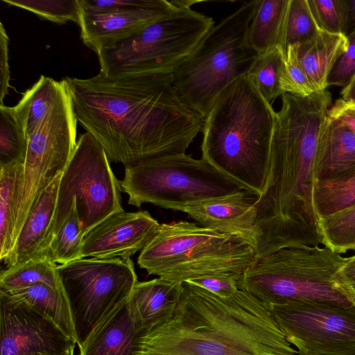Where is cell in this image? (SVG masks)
I'll list each match as a JSON object with an SVG mask.
<instances>
[{"instance_id":"obj_17","label":"cell","mask_w":355,"mask_h":355,"mask_svg":"<svg viewBox=\"0 0 355 355\" xmlns=\"http://www.w3.org/2000/svg\"><path fill=\"white\" fill-rule=\"evenodd\" d=\"M259 196V193L245 189L191 204L181 211L188 214L202 227L223 232L241 233L254 240L255 205Z\"/></svg>"},{"instance_id":"obj_15","label":"cell","mask_w":355,"mask_h":355,"mask_svg":"<svg viewBox=\"0 0 355 355\" xmlns=\"http://www.w3.org/2000/svg\"><path fill=\"white\" fill-rule=\"evenodd\" d=\"M76 345L42 313L0 292V355H74Z\"/></svg>"},{"instance_id":"obj_16","label":"cell","mask_w":355,"mask_h":355,"mask_svg":"<svg viewBox=\"0 0 355 355\" xmlns=\"http://www.w3.org/2000/svg\"><path fill=\"white\" fill-rule=\"evenodd\" d=\"M160 226L148 211L113 214L85 235L83 258H130L147 246Z\"/></svg>"},{"instance_id":"obj_22","label":"cell","mask_w":355,"mask_h":355,"mask_svg":"<svg viewBox=\"0 0 355 355\" xmlns=\"http://www.w3.org/2000/svg\"><path fill=\"white\" fill-rule=\"evenodd\" d=\"M347 46V36L322 30L308 42L297 44L300 64L315 92L326 90L328 76Z\"/></svg>"},{"instance_id":"obj_19","label":"cell","mask_w":355,"mask_h":355,"mask_svg":"<svg viewBox=\"0 0 355 355\" xmlns=\"http://www.w3.org/2000/svg\"><path fill=\"white\" fill-rule=\"evenodd\" d=\"M146 330L128 298L110 314L79 347V355H137Z\"/></svg>"},{"instance_id":"obj_4","label":"cell","mask_w":355,"mask_h":355,"mask_svg":"<svg viewBox=\"0 0 355 355\" xmlns=\"http://www.w3.org/2000/svg\"><path fill=\"white\" fill-rule=\"evenodd\" d=\"M277 112L248 74L227 86L205 119L202 158L261 194L266 183Z\"/></svg>"},{"instance_id":"obj_6","label":"cell","mask_w":355,"mask_h":355,"mask_svg":"<svg viewBox=\"0 0 355 355\" xmlns=\"http://www.w3.org/2000/svg\"><path fill=\"white\" fill-rule=\"evenodd\" d=\"M346 259L326 246L282 248L257 258L239 279L238 288L270 309L293 302L354 306L355 297L340 277Z\"/></svg>"},{"instance_id":"obj_39","label":"cell","mask_w":355,"mask_h":355,"mask_svg":"<svg viewBox=\"0 0 355 355\" xmlns=\"http://www.w3.org/2000/svg\"><path fill=\"white\" fill-rule=\"evenodd\" d=\"M10 69L8 64V37L2 23H0V105L8 94L10 87Z\"/></svg>"},{"instance_id":"obj_36","label":"cell","mask_w":355,"mask_h":355,"mask_svg":"<svg viewBox=\"0 0 355 355\" xmlns=\"http://www.w3.org/2000/svg\"><path fill=\"white\" fill-rule=\"evenodd\" d=\"M309 3L320 30L345 35L344 0H309Z\"/></svg>"},{"instance_id":"obj_20","label":"cell","mask_w":355,"mask_h":355,"mask_svg":"<svg viewBox=\"0 0 355 355\" xmlns=\"http://www.w3.org/2000/svg\"><path fill=\"white\" fill-rule=\"evenodd\" d=\"M355 169V133L339 119L327 116L320 135L315 179L331 180Z\"/></svg>"},{"instance_id":"obj_11","label":"cell","mask_w":355,"mask_h":355,"mask_svg":"<svg viewBox=\"0 0 355 355\" xmlns=\"http://www.w3.org/2000/svg\"><path fill=\"white\" fill-rule=\"evenodd\" d=\"M58 270L79 347L138 282L130 258H81L58 265Z\"/></svg>"},{"instance_id":"obj_30","label":"cell","mask_w":355,"mask_h":355,"mask_svg":"<svg viewBox=\"0 0 355 355\" xmlns=\"http://www.w3.org/2000/svg\"><path fill=\"white\" fill-rule=\"evenodd\" d=\"M320 30L309 0H289L279 46L284 56L289 46L308 42Z\"/></svg>"},{"instance_id":"obj_29","label":"cell","mask_w":355,"mask_h":355,"mask_svg":"<svg viewBox=\"0 0 355 355\" xmlns=\"http://www.w3.org/2000/svg\"><path fill=\"white\" fill-rule=\"evenodd\" d=\"M28 146V137L15 107L0 105V166L24 164Z\"/></svg>"},{"instance_id":"obj_41","label":"cell","mask_w":355,"mask_h":355,"mask_svg":"<svg viewBox=\"0 0 355 355\" xmlns=\"http://www.w3.org/2000/svg\"><path fill=\"white\" fill-rule=\"evenodd\" d=\"M342 282L355 297V254L347 257L340 270Z\"/></svg>"},{"instance_id":"obj_3","label":"cell","mask_w":355,"mask_h":355,"mask_svg":"<svg viewBox=\"0 0 355 355\" xmlns=\"http://www.w3.org/2000/svg\"><path fill=\"white\" fill-rule=\"evenodd\" d=\"M272 137L266 183L256 208L254 234L263 241L319 236L312 194L321 130L331 107V94L282 96Z\"/></svg>"},{"instance_id":"obj_37","label":"cell","mask_w":355,"mask_h":355,"mask_svg":"<svg viewBox=\"0 0 355 355\" xmlns=\"http://www.w3.org/2000/svg\"><path fill=\"white\" fill-rule=\"evenodd\" d=\"M347 37V46L338 58L328 76V87H345L355 74V32Z\"/></svg>"},{"instance_id":"obj_33","label":"cell","mask_w":355,"mask_h":355,"mask_svg":"<svg viewBox=\"0 0 355 355\" xmlns=\"http://www.w3.org/2000/svg\"><path fill=\"white\" fill-rule=\"evenodd\" d=\"M84 238L81 223L73 205L67 219L53 236L47 258L60 265L83 258Z\"/></svg>"},{"instance_id":"obj_31","label":"cell","mask_w":355,"mask_h":355,"mask_svg":"<svg viewBox=\"0 0 355 355\" xmlns=\"http://www.w3.org/2000/svg\"><path fill=\"white\" fill-rule=\"evenodd\" d=\"M322 246L336 252L355 251V205L318 220Z\"/></svg>"},{"instance_id":"obj_32","label":"cell","mask_w":355,"mask_h":355,"mask_svg":"<svg viewBox=\"0 0 355 355\" xmlns=\"http://www.w3.org/2000/svg\"><path fill=\"white\" fill-rule=\"evenodd\" d=\"M284 64V55L278 46L259 54L248 75L261 96L270 102L282 96L280 77Z\"/></svg>"},{"instance_id":"obj_18","label":"cell","mask_w":355,"mask_h":355,"mask_svg":"<svg viewBox=\"0 0 355 355\" xmlns=\"http://www.w3.org/2000/svg\"><path fill=\"white\" fill-rule=\"evenodd\" d=\"M61 173L43 191L31 208L9 256L7 267L35 258H47L53 236V220Z\"/></svg>"},{"instance_id":"obj_9","label":"cell","mask_w":355,"mask_h":355,"mask_svg":"<svg viewBox=\"0 0 355 355\" xmlns=\"http://www.w3.org/2000/svg\"><path fill=\"white\" fill-rule=\"evenodd\" d=\"M121 186L131 205L139 207L148 202L179 211L248 189L204 158L197 159L185 153L125 166Z\"/></svg>"},{"instance_id":"obj_13","label":"cell","mask_w":355,"mask_h":355,"mask_svg":"<svg viewBox=\"0 0 355 355\" xmlns=\"http://www.w3.org/2000/svg\"><path fill=\"white\" fill-rule=\"evenodd\" d=\"M270 310L297 355H355V306L293 302Z\"/></svg>"},{"instance_id":"obj_2","label":"cell","mask_w":355,"mask_h":355,"mask_svg":"<svg viewBox=\"0 0 355 355\" xmlns=\"http://www.w3.org/2000/svg\"><path fill=\"white\" fill-rule=\"evenodd\" d=\"M137 355H297L264 303L239 289L218 295L182 283L166 320L146 330Z\"/></svg>"},{"instance_id":"obj_38","label":"cell","mask_w":355,"mask_h":355,"mask_svg":"<svg viewBox=\"0 0 355 355\" xmlns=\"http://www.w3.org/2000/svg\"><path fill=\"white\" fill-rule=\"evenodd\" d=\"M241 275H212L187 281L202 287L218 295L230 297L238 290V280Z\"/></svg>"},{"instance_id":"obj_25","label":"cell","mask_w":355,"mask_h":355,"mask_svg":"<svg viewBox=\"0 0 355 355\" xmlns=\"http://www.w3.org/2000/svg\"><path fill=\"white\" fill-rule=\"evenodd\" d=\"M66 89L64 80L56 81L41 76L39 80L26 90L14 106L17 115L23 123L29 137L57 103Z\"/></svg>"},{"instance_id":"obj_24","label":"cell","mask_w":355,"mask_h":355,"mask_svg":"<svg viewBox=\"0 0 355 355\" xmlns=\"http://www.w3.org/2000/svg\"><path fill=\"white\" fill-rule=\"evenodd\" d=\"M23 164L0 166V259L13 249L17 212L23 184Z\"/></svg>"},{"instance_id":"obj_40","label":"cell","mask_w":355,"mask_h":355,"mask_svg":"<svg viewBox=\"0 0 355 355\" xmlns=\"http://www.w3.org/2000/svg\"><path fill=\"white\" fill-rule=\"evenodd\" d=\"M328 115L339 119L355 133V106L339 98L329 108Z\"/></svg>"},{"instance_id":"obj_43","label":"cell","mask_w":355,"mask_h":355,"mask_svg":"<svg viewBox=\"0 0 355 355\" xmlns=\"http://www.w3.org/2000/svg\"><path fill=\"white\" fill-rule=\"evenodd\" d=\"M341 98L347 103L355 102V74L340 92Z\"/></svg>"},{"instance_id":"obj_23","label":"cell","mask_w":355,"mask_h":355,"mask_svg":"<svg viewBox=\"0 0 355 355\" xmlns=\"http://www.w3.org/2000/svg\"><path fill=\"white\" fill-rule=\"evenodd\" d=\"M1 293L13 300L24 302L40 311L76 342L69 302L62 288L37 283L19 290Z\"/></svg>"},{"instance_id":"obj_12","label":"cell","mask_w":355,"mask_h":355,"mask_svg":"<svg viewBox=\"0 0 355 355\" xmlns=\"http://www.w3.org/2000/svg\"><path fill=\"white\" fill-rule=\"evenodd\" d=\"M77 122L66 84L57 103L28 137L15 221V240L40 195L67 166L76 145Z\"/></svg>"},{"instance_id":"obj_10","label":"cell","mask_w":355,"mask_h":355,"mask_svg":"<svg viewBox=\"0 0 355 355\" xmlns=\"http://www.w3.org/2000/svg\"><path fill=\"white\" fill-rule=\"evenodd\" d=\"M119 182L107 155L90 133L82 134L62 173L53 220V235L61 227L73 205L85 235L110 215L123 211Z\"/></svg>"},{"instance_id":"obj_14","label":"cell","mask_w":355,"mask_h":355,"mask_svg":"<svg viewBox=\"0 0 355 355\" xmlns=\"http://www.w3.org/2000/svg\"><path fill=\"white\" fill-rule=\"evenodd\" d=\"M81 39L96 53L176 8L166 0H79Z\"/></svg>"},{"instance_id":"obj_26","label":"cell","mask_w":355,"mask_h":355,"mask_svg":"<svg viewBox=\"0 0 355 355\" xmlns=\"http://www.w3.org/2000/svg\"><path fill=\"white\" fill-rule=\"evenodd\" d=\"M289 0H260L250 24L248 40L259 54L280 46Z\"/></svg>"},{"instance_id":"obj_5","label":"cell","mask_w":355,"mask_h":355,"mask_svg":"<svg viewBox=\"0 0 355 355\" xmlns=\"http://www.w3.org/2000/svg\"><path fill=\"white\" fill-rule=\"evenodd\" d=\"M257 258L250 236L180 220L162 223L137 263L149 275L183 283L212 275H242Z\"/></svg>"},{"instance_id":"obj_7","label":"cell","mask_w":355,"mask_h":355,"mask_svg":"<svg viewBox=\"0 0 355 355\" xmlns=\"http://www.w3.org/2000/svg\"><path fill=\"white\" fill-rule=\"evenodd\" d=\"M259 1L244 3L214 26L171 73L179 98L205 119L220 94L248 74L259 55L248 40V28Z\"/></svg>"},{"instance_id":"obj_28","label":"cell","mask_w":355,"mask_h":355,"mask_svg":"<svg viewBox=\"0 0 355 355\" xmlns=\"http://www.w3.org/2000/svg\"><path fill=\"white\" fill-rule=\"evenodd\" d=\"M58 268V265L46 257L31 259L7 267L1 272L0 291L10 292L37 283L62 288Z\"/></svg>"},{"instance_id":"obj_21","label":"cell","mask_w":355,"mask_h":355,"mask_svg":"<svg viewBox=\"0 0 355 355\" xmlns=\"http://www.w3.org/2000/svg\"><path fill=\"white\" fill-rule=\"evenodd\" d=\"M182 288V283L161 277L136 283L129 298L146 330L171 316Z\"/></svg>"},{"instance_id":"obj_42","label":"cell","mask_w":355,"mask_h":355,"mask_svg":"<svg viewBox=\"0 0 355 355\" xmlns=\"http://www.w3.org/2000/svg\"><path fill=\"white\" fill-rule=\"evenodd\" d=\"M345 7V35L349 36L355 32V0H344Z\"/></svg>"},{"instance_id":"obj_8","label":"cell","mask_w":355,"mask_h":355,"mask_svg":"<svg viewBox=\"0 0 355 355\" xmlns=\"http://www.w3.org/2000/svg\"><path fill=\"white\" fill-rule=\"evenodd\" d=\"M214 24L212 18L176 6L132 35L101 49L96 53L100 73L112 78L172 73Z\"/></svg>"},{"instance_id":"obj_44","label":"cell","mask_w":355,"mask_h":355,"mask_svg":"<svg viewBox=\"0 0 355 355\" xmlns=\"http://www.w3.org/2000/svg\"><path fill=\"white\" fill-rule=\"evenodd\" d=\"M349 103V105H351L355 106V102H354V103Z\"/></svg>"},{"instance_id":"obj_1","label":"cell","mask_w":355,"mask_h":355,"mask_svg":"<svg viewBox=\"0 0 355 355\" xmlns=\"http://www.w3.org/2000/svg\"><path fill=\"white\" fill-rule=\"evenodd\" d=\"M77 121L124 166L185 153L205 118L179 98L171 73L64 78Z\"/></svg>"},{"instance_id":"obj_34","label":"cell","mask_w":355,"mask_h":355,"mask_svg":"<svg viewBox=\"0 0 355 355\" xmlns=\"http://www.w3.org/2000/svg\"><path fill=\"white\" fill-rule=\"evenodd\" d=\"M33 12L58 24L72 21L80 26L82 10L79 0H1Z\"/></svg>"},{"instance_id":"obj_35","label":"cell","mask_w":355,"mask_h":355,"mask_svg":"<svg viewBox=\"0 0 355 355\" xmlns=\"http://www.w3.org/2000/svg\"><path fill=\"white\" fill-rule=\"evenodd\" d=\"M280 84L284 94L306 97L315 92L300 64L297 44L289 46L286 50Z\"/></svg>"},{"instance_id":"obj_27","label":"cell","mask_w":355,"mask_h":355,"mask_svg":"<svg viewBox=\"0 0 355 355\" xmlns=\"http://www.w3.org/2000/svg\"><path fill=\"white\" fill-rule=\"evenodd\" d=\"M313 206L318 220L355 205V169L337 178L315 182Z\"/></svg>"}]
</instances>
